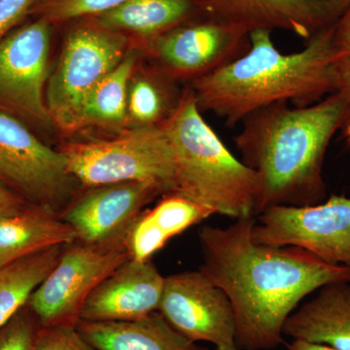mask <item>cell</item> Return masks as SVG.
<instances>
[{"label": "cell", "mask_w": 350, "mask_h": 350, "mask_svg": "<svg viewBox=\"0 0 350 350\" xmlns=\"http://www.w3.org/2000/svg\"><path fill=\"white\" fill-rule=\"evenodd\" d=\"M63 248H46L0 269V328L27 305L34 290L59 261Z\"/></svg>", "instance_id": "obj_22"}, {"label": "cell", "mask_w": 350, "mask_h": 350, "mask_svg": "<svg viewBox=\"0 0 350 350\" xmlns=\"http://www.w3.org/2000/svg\"><path fill=\"white\" fill-rule=\"evenodd\" d=\"M51 24L38 19L0 41V107L52 125L46 103L49 79Z\"/></svg>", "instance_id": "obj_11"}, {"label": "cell", "mask_w": 350, "mask_h": 350, "mask_svg": "<svg viewBox=\"0 0 350 350\" xmlns=\"http://www.w3.org/2000/svg\"><path fill=\"white\" fill-rule=\"evenodd\" d=\"M36 350H100L80 333L76 325L41 327Z\"/></svg>", "instance_id": "obj_27"}, {"label": "cell", "mask_w": 350, "mask_h": 350, "mask_svg": "<svg viewBox=\"0 0 350 350\" xmlns=\"http://www.w3.org/2000/svg\"><path fill=\"white\" fill-rule=\"evenodd\" d=\"M0 181L34 206L59 215L77 195L66 157L0 109Z\"/></svg>", "instance_id": "obj_7"}, {"label": "cell", "mask_w": 350, "mask_h": 350, "mask_svg": "<svg viewBox=\"0 0 350 350\" xmlns=\"http://www.w3.org/2000/svg\"><path fill=\"white\" fill-rule=\"evenodd\" d=\"M71 176L83 187L121 182L156 184L174 193V149L162 126L131 129L112 139L73 142L59 149Z\"/></svg>", "instance_id": "obj_5"}, {"label": "cell", "mask_w": 350, "mask_h": 350, "mask_svg": "<svg viewBox=\"0 0 350 350\" xmlns=\"http://www.w3.org/2000/svg\"><path fill=\"white\" fill-rule=\"evenodd\" d=\"M77 241L59 215L31 206L22 213L0 218V269L53 246Z\"/></svg>", "instance_id": "obj_19"}, {"label": "cell", "mask_w": 350, "mask_h": 350, "mask_svg": "<svg viewBox=\"0 0 350 350\" xmlns=\"http://www.w3.org/2000/svg\"><path fill=\"white\" fill-rule=\"evenodd\" d=\"M335 25L313 36L305 49L291 54L275 47L271 31L250 32L245 53L191 82L200 111L213 112L232 126L275 103L305 107L335 93Z\"/></svg>", "instance_id": "obj_3"}, {"label": "cell", "mask_w": 350, "mask_h": 350, "mask_svg": "<svg viewBox=\"0 0 350 350\" xmlns=\"http://www.w3.org/2000/svg\"><path fill=\"white\" fill-rule=\"evenodd\" d=\"M36 0H0V41L31 13Z\"/></svg>", "instance_id": "obj_28"}, {"label": "cell", "mask_w": 350, "mask_h": 350, "mask_svg": "<svg viewBox=\"0 0 350 350\" xmlns=\"http://www.w3.org/2000/svg\"><path fill=\"white\" fill-rule=\"evenodd\" d=\"M122 32L98 23L78 25L66 36L59 63L48 79L46 103L53 124L71 133L81 129L88 96L125 57Z\"/></svg>", "instance_id": "obj_6"}, {"label": "cell", "mask_w": 350, "mask_h": 350, "mask_svg": "<svg viewBox=\"0 0 350 350\" xmlns=\"http://www.w3.org/2000/svg\"><path fill=\"white\" fill-rule=\"evenodd\" d=\"M155 206L142 211L126 234L131 259L151 260L170 239L214 215L213 211L177 193L163 195Z\"/></svg>", "instance_id": "obj_17"}, {"label": "cell", "mask_w": 350, "mask_h": 350, "mask_svg": "<svg viewBox=\"0 0 350 350\" xmlns=\"http://www.w3.org/2000/svg\"><path fill=\"white\" fill-rule=\"evenodd\" d=\"M200 12L244 31H290L306 42L334 27L350 0H194Z\"/></svg>", "instance_id": "obj_13"}, {"label": "cell", "mask_w": 350, "mask_h": 350, "mask_svg": "<svg viewBox=\"0 0 350 350\" xmlns=\"http://www.w3.org/2000/svg\"><path fill=\"white\" fill-rule=\"evenodd\" d=\"M31 206L22 196L0 181V218L16 215Z\"/></svg>", "instance_id": "obj_29"}, {"label": "cell", "mask_w": 350, "mask_h": 350, "mask_svg": "<svg viewBox=\"0 0 350 350\" xmlns=\"http://www.w3.org/2000/svg\"><path fill=\"white\" fill-rule=\"evenodd\" d=\"M138 52L129 50L121 63L108 73L88 96L81 129L89 126L122 128L126 125V96L135 75Z\"/></svg>", "instance_id": "obj_23"}, {"label": "cell", "mask_w": 350, "mask_h": 350, "mask_svg": "<svg viewBox=\"0 0 350 350\" xmlns=\"http://www.w3.org/2000/svg\"><path fill=\"white\" fill-rule=\"evenodd\" d=\"M162 190L151 182L131 181L87 188L59 217L87 243L126 241L131 225Z\"/></svg>", "instance_id": "obj_14"}, {"label": "cell", "mask_w": 350, "mask_h": 350, "mask_svg": "<svg viewBox=\"0 0 350 350\" xmlns=\"http://www.w3.org/2000/svg\"><path fill=\"white\" fill-rule=\"evenodd\" d=\"M174 79L162 68L137 72L126 96V125L131 129L162 126L180 101Z\"/></svg>", "instance_id": "obj_21"}, {"label": "cell", "mask_w": 350, "mask_h": 350, "mask_svg": "<svg viewBox=\"0 0 350 350\" xmlns=\"http://www.w3.org/2000/svg\"><path fill=\"white\" fill-rule=\"evenodd\" d=\"M345 137L350 144V120L345 126Z\"/></svg>", "instance_id": "obj_31"}, {"label": "cell", "mask_w": 350, "mask_h": 350, "mask_svg": "<svg viewBox=\"0 0 350 350\" xmlns=\"http://www.w3.org/2000/svg\"><path fill=\"white\" fill-rule=\"evenodd\" d=\"M317 291L288 317L283 335L350 350V280L329 283Z\"/></svg>", "instance_id": "obj_16"}, {"label": "cell", "mask_w": 350, "mask_h": 350, "mask_svg": "<svg viewBox=\"0 0 350 350\" xmlns=\"http://www.w3.org/2000/svg\"><path fill=\"white\" fill-rule=\"evenodd\" d=\"M129 259L126 241L64 244L59 261L34 290L27 306L41 327L77 325L94 288Z\"/></svg>", "instance_id": "obj_8"}, {"label": "cell", "mask_w": 350, "mask_h": 350, "mask_svg": "<svg viewBox=\"0 0 350 350\" xmlns=\"http://www.w3.org/2000/svg\"><path fill=\"white\" fill-rule=\"evenodd\" d=\"M350 120L337 93L305 107L278 103L251 113L234 137L243 162L260 177L256 216L275 206H306L326 200L324 159L332 138Z\"/></svg>", "instance_id": "obj_2"}, {"label": "cell", "mask_w": 350, "mask_h": 350, "mask_svg": "<svg viewBox=\"0 0 350 350\" xmlns=\"http://www.w3.org/2000/svg\"><path fill=\"white\" fill-rule=\"evenodd\" d=\"M128 0H36L31 13L53 23L100 15L125 3Z\"/></svg>", "instance_id": "obj_24"}, {"label": "cell", "mask_w": 350, "mask_h": 350, "mask_svg": "<svg viewBox=\"0 0 350 350\" xmlns=\"http://www.w3.org/2000/svg\"><path fill=\"white\" fill-rule=\"evenodd\" d=\"M333 43L337 79L335 93L350 103V5L335 25Z\"/></svg>", "instance_id": "obj_26"}, {"label": "cell", "mask_w": 350, "mask_h": 350, "mask_svg": "<svg viewBox=\"0 0 350 350\" xmlns=\"http://www.w3.org/2000/svg\"><path fill=\"white\" fill-rule=\"evenodd\" d=\"M158 312L192 342H209L216 350H239L231 301L200 269L165 276Z\"/></svg>", "instance_id": "obj_10"}, {"label": "cell", "mask_w": 350, "mask_h": 350, "mask_svg": "<svg viewBox=\"0 0 350 350\" xmlns=\"http://www.w3.org/2000/svg\"><path fill=\"white\" fill-rule=\"evenodd\" d=\"M256 217L227 228L204 226L199 239L200 271L229 297L239 350H271L283 344L288 317L308 295L350 280V267L322 261L295 246L262 245L251 238Z\"/></svg>", "instance_id": "obj_1"}, {"label": "cell", "mask_w": 350, "mask_h": 350, "mask_svg": "<svg viewBox=\"0 0 350 350\" xmlns=\"http://www.w3.org/2000/svg\"><path fill=\"white\" fill-rule=\"evenodd\" d=\"M248 44L243 29L202 14L159 36L148 47L174 79L195 81L238 57Z\"/></svg>", "instance_id": "obj_12"}, {"label": "cell", "mask_w": 350, "mask_h": 350, "mask_svg": "<svg viewBox=\"0 0 350 350\" xmlns=\"http://www.w3.org/2000/svg\"><path fill=\"white\" fill-rule=\"evenodd\" d=\"M200 112L188 87L182 92L172 116L162 125L174 149V193L213 214L236 220L256 217L261 193L259 175L232 155Z\"/></svg>", "instance_id": "obj_4"}, {"label": "cell", "mask_w": 350, "mask_h": 350, "mask_svg": "<svg viewBox=\"0 0 350 350\" xmlns=\"http://www.w3.org/2000/svg\"><path fill=\"white\" fill-rule=\"evenodd\" d=\"M288 350H337L329 345L317 344L301 338H293L289 345H286Z\"/></svg>", "instance_id": "obj_30"}, {"label": "cell", "mask_w": 350, "mask_h": 350, "mask_svg": "<svg viewBox=\"0 0 350 350\" xmlns=\"http://www.w3.org/2000/svg\"><path fill=\"white\" fill-rule=\"evenodd\" d=\"M194 0H128L96 16V22L114 31H130L148 41L202 15Z\"/></svg>", "instance_id": "obj_20"}, {"label": "cell", "mask_w": 350, "mask_h": 350, "mask_svg": "<svg viewBox=\"0 0 350 350\" xmlns=\"http://www.w3.org/2000/svg\"><path fill=\"white\" fill-rule=\"evenodd\" d=\"M165 280L152 260L129 259L94 288L83 306L80 320L133 321L158 312Z\"/></svg>", "instance_id": "obj_15"}, {"label": "cell", "mask_w": 350, "mask_h": 350, "mask_svg": "<svg viewBox=\"0 0 350 350\" xmlns=\"http://www.w3.org/2000/svg\"><path fill=\"white\" fill-rule=\"evenodd\" d=\"M251 238L262 245L295 246L328 264L350 267V198L333 195L313 206L269 207L256 216Z\"/></svg>", "instance_id": "obj_9"}, {"label": "cell", "mask_w": 350, "mask_h": 350, "mask_svg": "<svg viewBox=\"0 0 350 350\" xmlns=\"http://www.w3.org/2000/svg\"><path fill=\"white\" fill-rule=\"evenodd\" d=\"M40 328L36 315L25 306L0 328V350H36Z\"/></svg>", "instance_id": "obj_25"}, {"label": "cell", "mask_w": 350, "mask_h": 350, "mask_svg": "<svg viewBox=\"0 0 350 350\" xmlns=\"http://www.w3.org/2000/svg\"><path fill=\"white\" fill-rule=\"evenodd\" d=\"M76 326L100 350H208L182 336L159 312L133 321L79 320Z\"/></svg>", "instance_id": "obj_18"}]
</instances>
